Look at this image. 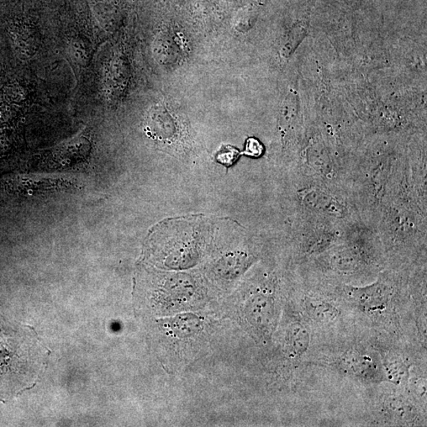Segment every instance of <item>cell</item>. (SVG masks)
I'll use <instances>...</instances> for the list:
<instances>
[{
	"instance_id": "6da1fadb",
	"label": "cell",
	"mask_w": 427,
	"mask_h": 427,
	"mask_svg": "<svg viewBox=\"0 0 427 427\" xmlns=\"http://www.w3.org/2000/svg\"><path fill=\"white\" fill-rule=\"evenodd\" d=\"M278 305L270 289H256L247 297L243 316L248 328L258 340L266 341L275 331L278 322Z\"/></svg>"
},
{
	"instance_id": "7a4b0ae2",
	"label": "cell",
	"mask_w": 427,
	"mask_h": 427,
	"mask_svg": "<svg viewBox=\"0 0 427 427\" xmlns=\"http://www.w3.org/2000/svg\"><path fill=\"white\" fill-rule=\"evenodd\" d=\"M335 366L341 373L366 384L387 382L381 356L362 345L347 348L336 358Z\"/></svg>"
},
{
	"instance_id": "3957f363",
	"label": "cell",
	"mask_w": 427,
	"mask_h": 427,
	"mask_svg": "<svg viewBox=\"0 0 427 427\" xmlns=\"http://www.w3.org/2000/svg\"><path fill=\"white\" fill-rule=\"evenodd\" d=\"M327 267L344 275H352L376 265L377 252L370 244L353 241L349 243L331 248L325 256Z\"/></svg>"
},
{
	"instance_id": "277c9868",
	"label": "cell",
	"mask_w": 427,
	"mask_h": 427,
	"mask_svg": "<svg viewBox=\"0 0 427 427\" xmlns=\"http://www.w3.org/2000/svg\"><path fill=\"white\" fill-rule=\"evenodd\" d=\"M342 294L347 302L362 313L370 316H380L391 308L394 288L386 278H380L366 287L345 286L342 287Z\"/></svg>"
},
{
	"instance_id": "5b68a950",
	"label": "cell",
	"mask_w": 427,
	"mask_h": 427,
	"mask_svg": "<svg viewBox=\"0 0 427 427\" xmlns=\"http://www.w3.org/2000/svg\"><path fill=\"white\" fill-rule=\"evenodd\" d=\"M300 204L309 214L330 221L344 219L348 210L341 200L322 188H305L299 193Z\"/></svg>"
},
{
	"instance_id": "8992f818",
	"label": "cell",
	"mask_w": 427,
	"mask_h": 427,
	"mask_svg": "<svg viewBox=\"0 0 427 427\" xmlns=\"http://www.w3.org/2000/svg\"><path fill=\"white\" fill-rule=\"evenodd\" d=\"M193 284L186 277L173 276L156 292V302L168 312L188 309L195 296Z\"/></svg>"
},
{
	"instance_id": "52a82bcc",
	"label": "cell",
	"mask_w": 427,
	"mask_h": 427,
	"mask_svg": "<svg viewBox=\"0 0 427 427\" xmlns=\"http://www.w3.org/2000/svg\"><path fill=\"white\" fill-rule=\"evenodd\" d=\"M310 333L302 320H294L287 326L285 333L284 349L289 360L298 361L309 350Z\"/></svg>"
},
{
	"instance_id": "ba28073f",
	"label": "cell",
	"mask_w": 427,
	"mask_h": 427,
	"mask_svg": "<svg viewBox=\"0 0 427 427\" xmlns=\"http://www.w3.org/2000/svg\"><path fill=\"white\" fill-rule=\"evenodd\" d=\"M304 312L316 323L329 325L339 318L340 310L329 300L310 294L303 302Z\"/></svg>"
},
{
	"instance_id": "9c48e42d",
	"label": "cell",
	"mask_w": 427,
	"mask_h": 427,
	"mask_svg": "<svg viewBox=\"0 0 427 427\" xmlns=\"http://www.w3.org/2000/svg\"><path fill=\"white\" fill-rule=\"evenodd\" d=\"M382 413L395 424H410L418 418V410L409 400L402 397H388L382 403Z\"/></svg>"
},
{
	"instance_id": "30bf717a",
	"label": "cell",
	"mask_w": 427,
	"mask_h": 427,
	"mask_svg": "<svg viewBox=\"0 0 427 427\" xmlns=\"http://www.w3.org/2000/svg\"><path fill=\"white\" fill-rule=\"evenodd\" d=\"M380 354L387 382L395 386H405L410 377L409 365L405 358L394 351L386 350Z\"/></svg>"
},
{
	"instance_id": "8fae6325",
	"label": "cell",
	"mask_w": 427,
	"mask_h": 427,
	"mask_svg": "<svg viewBox=\"0 0 427 427\" xmlns=\"http://www.w3.org/2000/svg\"><path fill=\"white\" fill-rule=\"evenodd\" d=\"M240 155L241 153L234 147L226 146L218 153L217 160L221 164L228 167L234 164Z\"/></svg>"
},
{
	"instance_id": "7c38bea8",
	"label": "cell",
	"mask_w": 427,
	"mask_h": 427,
	"mask_svg": "<svg viewBox=\"0 0 427 427\" xmlns=\"http://www.w3.org/2000/svg\"><path fill=\"white\" fill-rule=\"evenodd\" d=\"M263 147L259 140L250 138L246 141V149L244 153L248 156L260 157L263 154Z\"/></svg>"
}]
</instances>
